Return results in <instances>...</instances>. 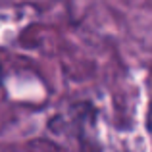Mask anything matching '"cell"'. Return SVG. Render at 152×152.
<instances>
[{
    "label": "cell",
    "mask_w": 152,
    "mask_h": 152,
    "mask_svg": "<svg viewBox=\"0 0 152 152\" xmlns=\"http://www.w3.org/2000/svg\"><path fill=\"white\" fill-rule=\"evenodd\" d=\"M4 79H6V73H4V66H2V60H0V87L4 85Z\"/></svg>",
    "instance_id": "1"
}]
</instances>
